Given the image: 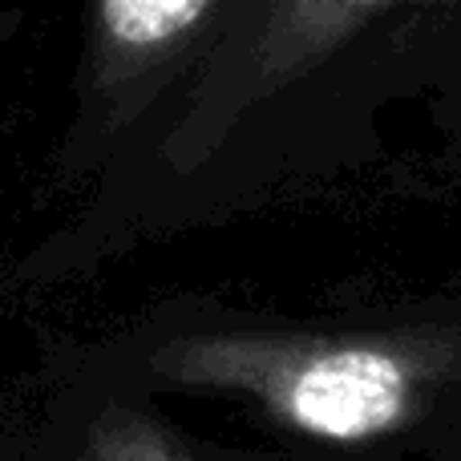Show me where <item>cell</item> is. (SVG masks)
<instances>
[{
    "instance_id": "obj_2",
    "label": "cell",
    "mask_w": 461,
    "mask_h": 461,
    "mask_svg": "<svg viewBox=\"0 0 461 461\" xmlns=\"http://www.w3.org/2000/svg\"><path fill=\"white\" fill-rule=\"evenodd\" d=\"M223 8L207 0H110L89 13L94 97L110 122L126 113V97L142 94L158 73L175 69Z\"/></svg>"
},
{
    "instance_id": "obj_1",
    "label": "cell",
    "mask_w": 461,
    "mask_h": 461,
    "mask_svg": "<svg viewBox=\"0 0 461 461\" xmlns=\"http://www.w3.org/2000/svg\"><path fill=\"white\" fill-rule=\"evenodd\" d=\"M150 365L170 384L243 393L271 421L336 446L401 429L421 393L417 357L373 340L191 332L167 340Z\"/></svg>"
},
{
    "instance_id": "obj_3",
    "label": "cell",
    "mask_w": 461,
    "mask_h": 461,
    "mask_svg": "<svg viewBox=\"0 0 461 461\" xmlns=\"http://www.w3.org/2000/svg\"><path fill=\"white\" fill-rule=\"evenodd\" d=\"M81 461H207V457L191 454V446L178 441L175 429L162 425V417L110 401L89 421L86 441H81Z\"/></svg>"
}]
</instances>
